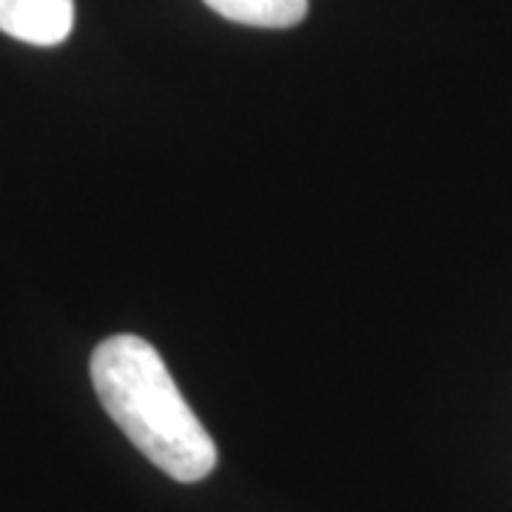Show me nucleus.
Returning <instances> with one entry per match:
<instances>
[{"instance_id": "7ed1b4c3", "label": "nucleus", "mask_w": 512, "mask_h": 512, "mask_svg": "<svg viewBox=\"0 0 512 512\" xmlns=\"http://www.w3.org/2000/svg\"><path fill=\"white\" fill-rule=\"evenodd\" d=\"M220 18L254 29H291L308 15V0H202Z\"/></svg>"}, {"instance_id": "f03ea898", "label": "nucleus", "mask_w": 512, "mask_h": 512, "mask_svg": "<svg viewBox=\"0 0 512 512\" xmlns=\"http://www.w3.org/2000/svg\"><path fill=\"white\" fill-rule=\"evenodd\" d=\"M74 29V0H0V32L29 46H60Z\"/></svg>"}, {"instance_id": "f257e3e1", "label": "nucleus", "mask_w": 512, "mask_h": 512, "mask_svg": "<svg viewBox=\"0 0 512 512\" xmlns=\"http://www.w3.org/2000/svg\"><path fill=\"white\" fill-rule=\"evenodd\" d=\"M89 370L111 421L157 470L183 484L214 473L217 444L151 342L134 333L109 336L92 353Z\"/></svg>"}]
</instances>
